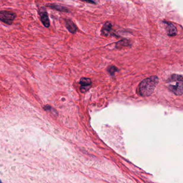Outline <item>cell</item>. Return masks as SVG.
Returning a JSON list of instances; mask_svg holds the SVG:
<instances>
[{
    "label": "cell",
    "mask_w": 183,
    "mask_h": 183,
    "mask_svg": "<svg viewBox=\"0 0 183 183\" xmlns=\"http://www.w3.org/2000/svg\"><path fill=\"white\" fill-rule=\"evenodd\" d=\"M166 25V30L167 34L170 36H174L177 35V30L174 25L170 22H164Z\"/></svg>",
    "instance_id": "6"
},
{
    "label": "cell",
    "mask_w": 183,
    "mask_h": 183,
    "mask_svg": "<svg viewBox=\"0 0 183 183\" xmlns=\"http://www.w3.org/2000/svg\"><path fill=\"white\" fill-rule=\"evenodd\" d=\"M159 82L156 76L150 77L144 80L139 86V93L142 96H148L153 93Z\"/></svg>",
    "instance_id": "1"
},
{
    "label": "cell",
    "mask_w": 183,
    "mask_h": 183,
    "mask_svg": "<svg viewBox=\"0 0 183 183\" xmlns=\"http://www.w3.org/2000/svg\"><path fill=\"white\" fill-rule=\"evenodd\" d=\"M117 71V69L114 66H110L108 68V72L111 74H115V72H116Z\"/></svg>",
    "instance_id": "12"
},
{
    "label": "cell",
    "mask_w": 183,
    "mask_h": 183,
    "mask_svg": "<svg viewBox=\"0 0 183 183\" xmlns=\"http://www.w3.org/2000/svg\"><path fill=\"white\" fill-rule=\"evenodd\" d=\"M112 28V25L109 22H106L104 24L101 30L102 34L104 36H108Z\"/></svg>",
    "instance_id": "8"
},
{
    "label": "cell",
    "mask_w": 183,
    "mask_h": 183,
    "mask_svg": "<svg viewBox=\"0 0 183 183\" xmlns=\"http://www.w3.org/2000/svg\"><path fill=\"white\" fill-rule=\"evenodd\" d=\"M168 82H183V75L173 74L168 79Z\"/></svg>",
    "instance_id": "10"
},
{
    "label": "cell",
    "mask_w": 183,
    "mask_h": 183,
    "mask_svg": "<svg viewBox=\"0 0 183 183\" xmlns=\"http://www.w3.org/2000/svg\"><path fill=\"white\" fill-rule=\"evenodd\" d=\"M66 26V28L68 30L70 33L74 34L76 33L77 31V27L74 22L70 19H66L65 20Z\"/></svg>",
    "instance_id": "7"
},
{
    "label": "cell",
    "mask_w": 183,
    "mask_h": 183,
    "mask_svg": "<svg viewBox=\"0 0 183 183\" xmlns=\"http://www.w3.org/2000/svg\"><path fill=\"white\" fill-rule=\"evenodd\" d=\"M39 14L40 16V19L42 23L46 28H49L50 26V22L48 18V15L46 9L44 8H41L39 11Z\"/></svg>",
    "instance_id": "4"
},
{
    "label": "cell",
    "mask_w": 183,
    "mask_h": 183,
    "mask_svg": "<svg viewBox=\"0 0 183 183\" xmlns=\"http://www.w3.org/2000/svg\"><path fill=\"white\" fill-rule=\"evenodd\" d=\"M128 44V41L127 40H122L118 42L117 44V47H121L123 46H126Z\"/></svg>",
    "instance_id": "11"
},
{
    "label": "cell",
    "mask_w": 183,
    "mask_h": 183,
    "mask_svg": "<svg viewBox=\"0 0 183 183\" xmlns=\"http://www.w3.org/2000/svg\"><path fill=\"white\" fill-rule=\"evenodd\" d=\"M168 88L176 96L182 95L183 94V82H178L175 85H170Z\"/></svg>",
    "instance_id": "3"
},
{
    "label": "cell",
    "mask_w": 183,
    "mask_h": 183,
    "mask_svg": "<svg viewBox=\"0 0 183 183\" xmlns=\"http://www.w3.org/2000/svg\"><path fill=\"white\" fill-rule=\"evenodd\" d=\"M47 7H48L50 8L55 9L56 10H58V11H61V12H69V10L67 8H66L65 7L63 6H60V5H57L55 4H47L46 5Z\"/></svg>",
    "instance_id": "9"
},
{
    "label": "cell",
    "mask_w": 183,
    "mask_h": 183,
    "mask_svg": "<svg viewBox=\"0 0 183 183\" xmlns=\"http://www.w3.org/2000/svg\"><path fill=\"white\" fill-rule=\"evenodd\" d=\"M81 1L87 2V3H90V4H96V3L95 0H81Z\"/></svg>",
    "instance_id": "13"
},
{
    "label": "cell",
    "mask_w": 183,
    "mask_h": 183,
    "mask_svg": "<svg viewBox=\"0 0 183 183\" xmlns=\"http://www.w3.org/2000/svg\"><path fill=\"white\" fill-rule=\"evenodd\" d=\"M16 18V14L13 12L7 10L0 11V20L6 24H12Z\"/></svg>",
    "instance_id": "2"
},
{
    "label": "cell",
    "mask_w": 183,
    "mask_h": 183,
    "mask_svg": "<svg viewBox=\"0 0 183 183\" xmlns=\"http://www.w3.org/2000/svg\"><path fill=\"white\" fill-rule=\"evenodd\" d=\"M80 84L81 85V92L82 93H84L87 92L90 88L92 82L90 78H82L80 80Z\"/></svg>",
    "instance_id": "5"
}]
</instances>
